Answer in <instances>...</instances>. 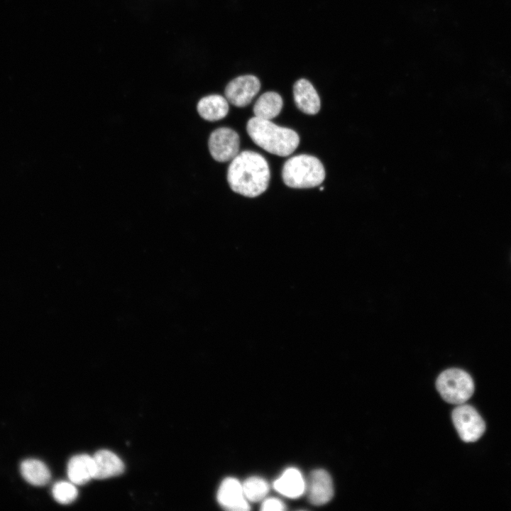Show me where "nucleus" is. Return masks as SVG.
Here are the masks:
<instances>
[{
  "mask_svg": "<svg viewBox=\"0 0 511 511\" xmlns=\"http://www.w3.org/2000/svg\"><path fill=\"white\" fill-rule=\"evenodd\" d=\"M270 172L268 162L259 153L245 150L231 162L227 181L231 189L243 196L256 197L268 188Z\"/></svg>",
  "mask_w": 511,
  "mask_h": 511,
  "instance_id": "f257e3e1",
  "label": "nucleus"
},
{
  "mask_svg": "<svg viewBox=\"0 0 511 511\" xmlns=\"http://www.w3.org/2000/svg\"><path fill=\"white\" fill-rule=\"evenodd\" d=\"M246 131L257 145L278 156L290 155L300 143V137L294 130L256 116L248 121Z\"/></svg>",
  "mask_w": 511,
  "mask_h": 511,
  "instance_id": "f03ea898",
  "label": "nucleus"
},
{
  "mask_svg": "<svg viewBox=\"0 0 511 511\" xmlns=\"http://www.w3.org/2000/svg\"><path fill=\"white\" fill-rule=\"evenodd\" d=\"M284 183L292 188H311L322 183L325 178L324 167L316 157L302 154L289 158L282 170Z\"/></svg>",
  "mask_w": 511,
  "mask_h": 511,
  "instance_id": "7ed1b4c3",
  "label": "nucleus"
},
{
  "mask_svg": "<svg viewBox=\"0 0 511 511\" xmlns=\"http://www.w3.org/2000/svg\"><path fill=\"white\" fill-rule=\"evenodd\" d=\"M436 385L442 398L451 404H463L474 392V383L470 375L458 368H451L442 372L439 375Z\"/></svg>",
  "mask_w": 511,
  "mask_h": 511,
  "instance_id": "20e7f679",
  "label": "nucleus"
},
{
  "mask_svg": "<svg viewBox=\"0 0 511 511\" xmlns=\"http://www.w3.org/2000/svg\"><path fill=\"white\" fill-rule=\"evenodd\" d=\"M451 417L460 438L465 442L476 441L485 430L483 419L471 405H458L453 410Z\"/></svg>",
  "mask_w": 511,
  "mask_h": 511,
  "instance_id": "39448f33",
  "label": "nucleus"
},
{
  "mask_svg": "<svg viewBox=\"0 0 511 511\" xmlns=\"http://www.w3.org/2000/svg\"><path fill=\"white\" fill-rule=\"evenodd\" d=\"M238 133L226 127L214 130L209 138V150L212 158L218 162L232 160L239 150Z\"/></svg>",
  "mask_w": 511,
  "mask_h": 511,
  "instance_id": "423d86ee",
  "label": "nucleus"
},
{
  "mask_svg": "<svg viewBox=\"0 0 511 511\" xmlns=\"http://www.w3.org/2000/svg\"><path fill=\"white\" fill-rule=\"evenodd\" d=\"M260 89V82L258 77L251 75H242L227 84L225 96L231 104L244 107L251 103Z\"/></svg>",
  "mask_w": 511,
  "mask_h": 511,
  "instance_id": "0eeeda50",
  "label": "nucleus"
},
{
  "mask_svg": "<svg viewBox=\"0 0 511 511\" xmlns=\"http://www.w3.org/2000/svg\"><path fill=\"white\" fill-rule=\"evenodd\" d=\"M309 501L314 505L329 502L334 495L333 482L330 475L323 469L312 471L306 482Z\"/></svg>",
  "mask_w": 511,
  "mask_h": 511,
  "instance_id": "6e6552de",
  "label": "nucleus"
},
{
  "mask_svg": "<svg viewBox=\"0 0 511 511\" xmlns=\"http://www.w3.org/2000/svg\"><path fill=\"white\" fill-rule=\"evenodd\" d=\"M217 500L226 510L245 511L250 509L242 484L234 478H226L221 482L217 492Z\"/></svg>",
  "mask_w": 511,
  "mask_h": 511,
  "instance_id": "1a4fd4ad",
  "label": "nucleus"
},
{
  "mask_svg": "<svg viewBox=\"0 0 511 511\" xmlns=\"http://www.w3.org/2000/svg\"><path fill=\"white\" fill-rule=\"evenodd\" d=\"M294 100L297 107L303 113L314 115L321 107L319 97L314 86L305 79H298L293 87Z\"/></svg>",
  "mask_w": 511,
  "mask_h": 511,
  "instance_id": "9d476101",
  "label": "nucleus"
},
{
  "mask_svg": "<svg viewBox=\"0 0 511 511\" xmlns=\"http://www.w3.org/2000/svg\"><path fill=\"white\" fill-rule=\"evenodd\" d=\"M92 457L94 463V479L117 476L124 471V464L121 459L109 450H99Z\"/></svg>",
  "mask_w": 511,
  "mask_h": 511,
  "instance_id": "9b49d317",
  "label": "nucleus"
},
{
  "mask_svg": "<svg viewBox=\"0 0 511 511\" xmlns=\"http://www.w3.org/2000/svg\"><path fill=\"white\" fill-rule=\"evenodd\" d=\"M273 487L280 494L290 498L301 496L306 488V482L296 468L286 469L273 483Z\"/></svg>",
  "mask_w": 511,
  "mask_h": 511,
  "instance_id": "f8f14e48",
  "label": "nucleus"
},
{
  "mask_svg": "<svg viewBox=\"0 0 511 511\" xmlns=\"http://www.w3.org/2000/svg\"><path fill=\"white\" fill-rule=\"evenodd\" d=\"M67 476L75 485H84L94 476L93 457L88 454H79L72 457L67 464Z\"/></svg>",
  "mask_w": 511,
  "mask_h": 511,
  "instance_id": "ddd939ff",
  "label": "nucleus"
},
{
  "mask_svg": "<svg viewBox=\"0 0 511 511\" xmlns=\"http://www.w3.org/2000/svg\"><path fill=\"white\" fill-rule=\"evenodd\" d=\"M197 111L205 120L215 121L224 118L229 112L227 100L219 94L202 98L197 104Z\"/></svg>",
  "mask_w": 511,
  "mask_h": 511,
  "instance_id": "4468645a",
  "label": "nucleus"
},
{
  "mask_svg": "<svg viewBox=\"0 0 511 511\" xmlns=\"http://www.w3.org/2000/svg\"><path fill=\"white\" fill-rule=\"evenodd\" d=\"M23 478L35 486H43L50 480V473L47 466L37 459H26L20 466Z\"/></svg>",
  "mask_w": 511,
  "mask_h": 511,
  "instance_id": "2eb2a0df",
  "label": "nucleus"
},
{
  "mask_svg": "<svg viewBox=\"0 0 511 511\" xmlns=\"http://www.w3.org/2000/svg\"><path fill=\"white\" fill-rule=\"evenodd\" d=\"M283 105L282 99L275 92L263 94L253 106V113L257 118L270 120L277 116Z\"/></svg>",
  "mask_w": 511,
  "mask_h": 511,
  "instance_id": "dca6fc26",
  "label": "nucleus"
},
{
  "mask_svg": "<svg viewBox=\"0 0 511 511\" xmlns=\"http://www.w3.org/2000/svg\"><path fill=\"white\" fill-rule=\"evenodd\" d=\"M242 487L246 498L251 502L262 500L269 490L268 483L263 478L257 476L247 478L242 483Z\"/></svg>",
  "mask_w": 511,
  "mask_h": 511,
  "instance_id": "f3484780",
  "label": "nucleus"
},
{
  "mask_svg": "<svg viewBox=\"0 0 511 511\" xmlns=\"http://www.w3.org/2000/svg\"><path fill=\"white\" fill-rule=\"evenodd\" d=\"M52 495L60 504L68 505L75 500L78 491L72 482L61 480L55 483L53 486Z\"/></svg>",
  "mask_w": 511,
  "mask_h": 511,
  "instance_id": "a211bd4d",
  "label": "nucleus"
},
{
  "mask_svg": "<svg viewBox=\"0 0 511 511\" xmlns=\"http://www.w3.org/2000/svg\"><path fill=\"white\" fill-rule=\"evenodd\" d=\"M260 510H284L285 505L282 501L275 498H270L265 499L262 505Z\"/></svg>",
  "mask_w": 511,
  "mask_h": 511,
  "instance_id": "6ab92c4d",
  "label": "nucleus"
},
{
  "mask_svg": "<svg viewBox=\"0 0 511 511\" xmlns=\"http://www.w3.org/2000/svg\"><path fill=\"white\" fill-rule=\"evenodd\" d=\"M323 189H324V188H323V187H321V188H320V190H323Z\"/></svg>",
  "mask_w": 511,
  "mask_h": 511,
  "instance_id": "aec40b11",
  "label": "nucleus"
}]
</instances>
